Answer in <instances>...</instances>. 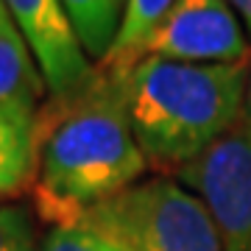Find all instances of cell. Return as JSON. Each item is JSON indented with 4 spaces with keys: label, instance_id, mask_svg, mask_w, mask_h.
Instances as JSON below:
<instances>
[{
    "label": "cell",
    "instance_id": "1",
    "mask_svg": "<svg viewBox=\"0 0 251 251\" xmlns=\"http://www.w3.org/2000/svg\"><path fill=\"white\" fill-rule=\"evenodd\" d=\"M145 168L128 120L123 70L100 67L36 117V193L59 224L134 187Z\"/></svg>",
    "mask_w": 251,
    "mask_h": 251
},
{
    "label": "cell",
    "instance_id": "2",
    "mask_svg": "<svg viewBox=\"0 0 251 251\" xmlns=\"http://www.w3.org/2000/svg\"><path fill=\"white\" fill-rule=\"evenodd\" d=\"M123 73L128 120L151 168L181 171L243 120L249 64L145 56Z\"/></svg>",
    "mask_w": 251,
    "mask_h": 251
},
{
    "label": "cell",
    "instance_id": "3",
    "mask_svg": "<svg viewBox=\"0 0 251 251\" xmlns=\"http://www.w3.org/2000/svg\"><path fill=\"white\" fill-rule=\"evenodd\" d=\"M70 224L92 226L126 251H224L206 206L176 179L137 181Z\"/></svg>",
    "mask_w": 251,
    "mask_h": 251
},
{
    "label": "cell",
    "instance_id": "4",
    "mask_svg": "<svg viewBox=\"0 0 251 251\" xmlns=\"http://www.w3.org/2000/svg\"><path fill=\"white\" fill-rule=\"evenodd\" d=\"M206 206L224 251H251V123L240 120L198 159L176 171Z\"/></svg>",
    "mask_w": 251,
    "mask_h": 251
},
{
    "label": "cell",
    "instance_id": "5",
    "mask_svg": "<svg viewBox=\"0 0 251 251\" xmlns=\"http://www.w3.org/2000/svg\"><path fill=\"white\" fill-rule=\"evenodd\" d=\"M243 28L229 0H176L145 36L137 59L156 56L184 64H249L251 45Z\"/></svg>",
    "mask_w": 251,
    "mask_h": 251
},
{
    "label": "cell",
    "instance_id": "6",
    "mask_svg": "<svg viewBox=\"0 0 251 251\" xmlns=\"http://www.w3.org/2000/svg\"><path fill=\"white\" fill-rule=\"evenodd\" d=\"M3 6L34 53L53 98L81 90L95 75L62 0H3Z\"/></svg>",
    "mask_w": 251,
    "mask_h": 251
},
{
    "label": "cell",
    "instance_id": "7",
    "mask_svg": "<svg viewBox=\"0 0 251 251\" xmlns=\"http://www.w3.org/2000/svg\"><path fill=\"white\" fill-rule=\"evenodd\" d=\"M45 92L48 84L25 39L17 28H0V112L36 123Z\"/></svg>",
    "mask_w": 251,
    "mask_h": 251
},
{
    "label": "cell",
    "instance_id": "8",
    "mask_svg": "<svg viewBox=\"0 0 251 251\" xmlns=\"http://www.w3.org/2000/svg\"><path fill=\"white\" fill-rule=\"evenodd\" d=\"M62 3L84 53L90 56V62L100 64L115 45L126 0H62Z\"/></svg>",
    "mask_w": 251,
    "mask_h": 251
},
{
    "label": "cell",
    "instance_id": "9",
    "mask_svg": "<svg viewBox=\"0 0 251 251\" xmlns=\"http://www.w3.org/2000/svg\"><path fill=\"white\" fill-rule=\"evenodd\" d=\"M36 171V123L0 112V196H14Z\"/></svg>",
    "mask_w": 251,
    "mask_h": 251
},
{
    "label": "cell",
    "instance_id": "10",
    "mask_svg": "<svg viewBox=\"0 0 251 251\" xmlns=\"http://www.w3.org/2000/svg\"><path fill=\"white\" fill-rule=\"evenodd\" d=\"M176 0H126L123 9V23L115 36V45L100 62V67L112 70H128L134 64L145 36L151 34L156 23L165 17V11L171 9Z\"/></svg>",
    "mask_w": 251,
    "mask_h": 251
},
{
    "label": "cell",
    "instance_id": "11",
    "mask_svg": "<svg viewBox=\"0 0 251 251\" xmlns=\"http://www.w3.org/2000/svg\"><path fill=\"white\" fill-rule=\"evenodd\" d=\"M36 251H126L120 243L84 224H56Z\"/></svg>",
    "mask_w": 251,
    "mask_h": 251
},
{
    "label": "cell",
    "instance_id": "12",
    "mask_svg": "<svg viewBox=\"0 0 251 251\" xmlns=\"http://www.w3.org/2000/svg\"><path fill=\"white\" fill-rule=\"evenodd\" d=\"M34 224L25 206H0V251H36Z\"/></svg>",
    "mask_w": 251,
    "mask_h": 251
},
{
    "label": "cell",
    "instance_id": "13",
    "mask_svg": "<svg viewBox=\"0 0 251 251\" xmlns=\"http://www.w3.org/2000/svg\"><path fill=\"white\" fill-rule=\"evenodd\" d=\"M229 6L237 11V17L243 20V25H246V31L251 36V0H229Z\"/></svg>",
    "mask_w": 251,
    "mask_h": 251
},
{
    "label": "cell",
    "instance_id": "14",
    "mask_svg": "<svg viewBox=\"0 0 251 251\" xmlns=\"http://www.w3.org/2000/svg\"><path fill=\"white\" fill-rule=\"evenodd\" d=\"M243 120L251 123V62H249V78H246V103H243Z\"/></svg>",
    "mask_w": 251,
    "mask_h": 251
},
{
    "label": "cell",
    "instance_id": "15",
    "mask_svg": "<svg viewBox=\"0 0 251 251\" xmlns=\"http://www.w3.org/2000/svg\"><path fill=\"white\" fill-rule=\"evenodd\" d=\"M0 28H14L9 11H6V6H3V0H0Z\"/></svg>",
    "mask_w": 251,
    "mask_h": 251
}]
</instances>
